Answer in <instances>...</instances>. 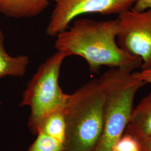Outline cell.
I'll list each match as a JSON object with an SVG mask.
<instances>
[{
  "label": "cell",
  "mask_w": 151,
  "mask_h": 151,
  "mask_svg": "<svg viewBox=\"0 0 151 151\" xmlns=\"http://www.w3.org/2000/svg\"><path fill=\"white\" fill-rule=\"evenodd\" d=\"M125 133L139 140L151 137V93L133 109Z\"/></svg>",
  "instance_id": "7"
},
{
  "label": "cell",
  "mask_w": 151,
  "mask_h": 151,
  "mask_svg": "<svg viewBox=\"0 0 151 151\" xmlns=\"http://www.w3.org/2000/svg\"><path fill=\"white\" fill-rule=\"evenodd\" d=\"M111 151H140V142L134 136L125 133L112 146Z\"/></svg>",
  "instance_id": "12"
},
{
  "label": "cell",
  "mask_w": 151,
  "mask_h": 151,
  "mask_svg": "<svg viewBox=\"0 0 151 151\" xmlns=\"http://www.w3.org/2000/svg\"><path fill=\"white\" fill-rule=\"evenodd\" d=\"M63 109L55 111L45 117L39 127L37 134L43 132L65 143L66 125Z\"/></svg>",
  "instance_id": "10"
},
{
  "label": "cell",
  "mask_w": 151,
  "mask_h": 151,
  "mask_svg": "<svg viewBox=\"0 0 151 151\" xmlns=\"http://www.w3.org/2000/svg\"><path fill=\"white\" fill-rule=\"evenodd\" d=\"M99 80L105 93L104 126L95 151H111L126 129L137 92L146 83L134 77L132 72L119 68H110Z\"/></svg>",
  "instance_id": "3"
},
{
  "label": "cell",
  "mask_w": 151,
  "mask_h": 151,
  "mask_svg": "<svg viewBox=\"0 0 151 151\" xmlns=\"http://www.w3.org/2000/svg\"><path fill=\"white\" fill-rule=\"evenodd\" d=\"M105 98L99 78L68 95L63 109L65 151H95L103 134Z\"/></svg>",
  "instance_id": "2"
},
{
  "label": "cell",
  "mask_w": 151,
  "mask_h": 151,
  "mask_svg": "<svg viewBox=\"0 0 151 151\" xmlns=\"http://www.w3.org/2000/svg\"><path fill=\"white\" fill-rule=\"evenodd\" d=\"M140 151H151V137L139 140Z\"/></svg>",
  "instance_id": "15"
},
{
  "label": "cell",
  "mask_w": 151,
  "mask_h": 151,
  "mask_svg": "<svg viewBox=\"0 0 151 151\" xmlns=\"http://www.w3.org/2000/svg\"><path fill=\"white\" fill-rule=\"evenodd\" d=\"M54 2L45 29L46 34L55 37L82 15L97 13L101 15L119 14L131 9L136 0H48Z\"/></svg>",
  "instance_id": "5"
},
{
  "label": "cell",
  "mask_w": 151,
  "mask_h": 151,
  "mask_svg": "<svg viewBox=\"0 0 151 151\" xmlns=\"http://www.w3.org/2000/svg\"><path fill=\"white\" fill-rule=\"evenodd\" d=\"M67 57L60 51L49 56L39 66L23 93L20 106L30 109L29 125L34 133L37 134L45 117L65 108L68 94L63 91L58 80L62 64Z\"/></svg>",
  "instance_id": "4"
},
{
  "label": "cell",
  "mask_w": 151,
  "mask_h": 151,
  "mask_svg": "<svg viewBox=\"0 0 151 151\" xmlns=\"http://www.w3.org/2000/svg\"><path fill=\"white\" fill-rule=\"evenodd\" d=\"M48 0H0V13L12 19L32 18L48 7Z\"/></svg>",
  "instance_id": "8"
},
{
  "label": "cell",
  "mask_w": 151,
  "mask_h": 151,
  "mask_svg": "<svg viewBox=\"0 0 151 151\" xmlns=\"http://www.w3.org/2000/svg\"><path fill=\"white\" fill-rule=\"evenodd\" d=\"M133 9L137 11H143L151 9V0H136Z\"/></svg>",
  "instance_id": "14"
},
{
  "label": "cell",
  "mask_w": 151,
  "mask_h": 151,
  "mask_svg": "<svg viewBox=\"0 0 151 151\" xmlns=\"http://www.w3.org/2000/svg\"><path fill=\"white\" fill-rule=\"evenodd\" d=\"M37 134L27 151H65V145L62 142L42 132Z\"/></svg>",
  "instance_id": "11"
},
{
  "label": "cell",
  "mask_w": 151,
  "mask_h": 151,
  "mask_svg": "<svg viewBox=\"0 0 151 151\" xmlns=\"http://www.w3.org/2000/svg\"><path fill=\"white\" fill-rule=\"evenodd\" d=\"M119 46L142 60V70L151 68V9L137 11L131 8L118 14Z\"/></svg>",
  "instance_id": "6"
},
{
  "label": "cell",
  "mask_w": 151,
  "mask_h": 151,
  "mask_svg": "<svg viewBox=\"0 0 151 151\" xmlns=\"http://www.w3.org/2000/svg\"><path fill=\"white\" fill-rule=\"evenodd\" d=\"M30 63L27 55L12 56L6 50L5 35L0 29V78L6 76L22 77L25 75Z\"/></svg>",
  "instance_id": "9"
},
{
  "label": "cell",
  "mask_w": 151,
  "mask_h": 151,
  "mask_svg": "<svg viewBox=\"0 0 151 151\" xmlns=\"http://www.w3.org/2000/svg\"><path fill=\"white\" fill-rule=\"evenodd\" d=\"M132 75L135 78L145 82L146 83H151V68L142 70L140 71L132 72Z\"/></svg>",
  "instance_id": "13"
},
{
  "label": "cell",
  "mask_w": 151,
  "mask_h": 151,
  "mask_svg": "<svg viewBox=\"0 0 151 151\" xmlns=\"http://www.w3.org/2000/svg\"><path fill=\"white\" fill-rule=\"evenodd\" d=\"M117 18L104 21L75 20L55 37L54 47L67 57L83 58L92 73H97L104 66L133 72L141 67L142 60L119 46Z\"/></svg>",
  "instance_id": "1"
}]
</instances>
